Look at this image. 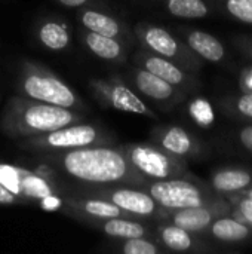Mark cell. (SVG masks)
Segmentation results:
<instances>
[{"mask_svg":"<svg viewBox=\"0 0 252 254\" xmlns=\"http://www.w3.org/2000/svg\"><path fill=\"white\" fill-rule=\"evenodd\" d=\"M45 159L70 179L88 185L143 188L149 182L128 161L122 147L97 144L53 152Z\"/></svg>","mask_w":252,"mask_h":254,"instance_id":"1","label":"cell"},{"mask_svg":"<svg viewBox=\"0 0 252 254\" xmlns=\"http://www.w3.org/2000/svg\"><path fill=\"white\" fill-rule=\"evenodd\" d=\"M77 122H83V115L77 110L12 97L0 119V129L9 138L22 140Z\"/></svg>","mask_w":252,"mask_h":254,"instance_id":"2","label":"cell"},{"mask_svg":"<svg viewBox=\"0 0 252 254\" xmlns=\"http://www.w3.org/2000/svg\"><path fill=\"white\" fill-rule=\"evenodd\" d=\"M143 189H146L166 211L198 207L223 198L217 195L208 183H203L190 173L183 177L149 180Z\"/></svg>","mask_w":252,"mask_h":254,"instance_id":"3","label":"cell"},{"mask_svg":"<svg viewBox=\"0 0 252 254\" xmlns=\"http://www.w3.org/2000/svg\"><path fill=\"white\" fill-rule=\"evenodd\" d=\"M19 92L22 97L65 109L83 107L77 94L62 79L42 67L25 64L19 77Z\"/></svg>","mask_w":252,"mask_h":254,"instance_id":"4","label":"cell"},{"mask_svg":"<svg viewBox=\"0 0 252 254\" xmlns=\"http://www.w3.org/2000/svg\"><path fill=\"white\" fill-rule=\"evenodd\" d=\"M108 140L105 134L101 132V129L91 124H70L65 127H61L58 129L22 138L18 140L19 147L27 150H36V152H64L79 147H88V146H97L104 144Z\"/></svg>","mask_w":252,"mask_h":254,"instance_id":"5","label":"cell"},{"mask_svg":"<svg viewBox=\"0 0 252 254\" xmlns=\"http://www.w3.org/2000/svg\"><path fill=\"white\" fill-rule=\"evenodd\" d=\"M134 33L146 51L175 63L190 73H198L203 65V60L199 58L186 42H181L160 25L140 22L135 25Z\"/></svg>","mask_w":252,"mask_h":254,"instance_id":"6","label":"cell"},{"mask_svg":"<svg viewBox=\"0 0 252 254\" xmlns=\"http://www.w3.org/2000/svg\"><path fill=\"white\" fill-rule=\"evenodd\" d=\"M122 149L135 170L149 180H163L189 174L187 161L168 153L156 143H129Z\"/></svg>","mask_w":252,"mask_h":254,"instance_id":"7","label":"cell"},{"mask_svg":"<svg viewBox=\"0 0 252 254\" xmlns=\"http://www.w3.org/2000/svg\"><path fill=\"white\" fill-rule=\"evenodd\" d=\"M0 185L24 204L40 202L56 195V188L42 174L4 162H0Z\"/></svg>","mask_w":252,"mask_h":254,"instance_id":"8","label":"cell"},{"mask_svg":"<svg viewBox=\"0 0 252 254\" xmlns=\"http://www.w3.org/2000/svg\"><path fill=\"white\" fill-rule=\"evenodd\" d=\"M95 196L104 198L134 219H166V210H163L154 198L143 188L137 186H102L92 190Z\"/></svg>","mask_w":252,"mask_h":254,"instance_id":"9","label":"cell"},{"mask_svg":"<svg viewBox=\"0 0 252 254\" xmlns=\"http://www.w3.org/2000/svg\"><path fill=\"white\" fill-rule=\"evenodd\" d=\"M91 89L94 95L105 106L131 115H140L150 119H157V115L141 100L135 91H132L119 77L111 79H92Z\"/></svg>","mask_w":252,"mask_h":254,"instance_id":"10","label":"cell"},{"mask_svg":"<svg viewBox=\"0 0 252 254\" xmlns=\"http://www.w3.org/2000/svg\"><path fill=\"white\" fill-rule=\"evenodd\" d=\"M226 214H230V202L226 198H220L209 204L168 211L165 220L192 234L201 235V234H206L208 228L215 219Z\"/></svg>","mask_w":252,"mask_h":254,"instance_id":"11","label":"cell"},{"mask_svg":"<svg viewBox=\"0 0 252 254\" xmlns=\"http://www.w3.org/2000/svg\"><path fill=\"white\" fill-rule=\"evenodd\" d=\"M137 63L140 64L138 67H143L149 70L150 73L159 76L160 79L166 80L168 83L174 85L175 88L184 91V92H193L199 86V80L195 76V73H190L180 67L178 64L156 55L153 52L144 51L137 55Z\"/></svg>","mask_w":252,"mask_h":254,"instance_id":"12","label":"cell"},{"mask_svg":"<svg viewBox=\"0 0 252 254\" xmlns=\"http://www.w3.org/2000/svg\"><path fill=\"white\" fill-rule=\"evenodd\" d=\"M153 143H156L168 153L184 161L198 158L203 152V144L201 143V140L190 131L178 125L156 128L153 131Z\"/></svg>","mask_w":252,"mask_h":254,"instance_id":"13","label":"cell"},{"mask_svg":"<svg viewBox=\"0 0 252 254\" xmlns=\"http://www.w3.org/2000/svg\"><path fill=\"white\" fill-rule=\"evenodd\" d=\"M129 79L137 91H140L143 95L157 103H165L172 106L183 101L187 95V92L175 88L174 85L168 83L166 80L160 79L159 76L150 73L143 67H135L134 70H131Z\"/></svg>","mask_w":252,"mask_h":254,"instance_id":"14","label":"cell"},{"mask_svg":"<svg viewBox=\"0 0 252 254\" xmlns=\"http://www.w3.org/2000/svg\"><path fill=\"white\" fill-rule=\"evenodd\" d=\"M62 204L77 213L79 216H83L86 219H94L97 222L113 219V217H132L113 202L100 198V196H76V198H65L62 199Z\"/></svg>","mask_w":252,"mask_h":254,"instance_id":"15","label":"cell"},{"mask_svg":"<svg viewBox=\"0 0 252 254\" xmlns=\"http://www.w3.org/2000/svg\"><path fill=\"white\" fill-rule=\"evenodd\" d=\"M209 188L220 196L229 198L252 186V171L244 167H226L214 171L209 177Z\"/></svg>","mask_w":252,"mask_h":254,"instance_id":"16","label":"cell"},{"mask_svg":"<svg viewBox=\"0 0 252 254\" xmlns=\"http://www.w3.org/2000/svg\"><path fill=\"white\" fill-rule=\"evenodd\" d=\"M156 235L160 244L171 252H206L208 247L198 238L196 234H192L171 222L162 220L156 229Z\"/></svg>","mask_w":252,"mask_h":254,"instance_id":"17","label":"cell"},{"mask_svg":"<svg viewBox=\"0 0 252 254\" xmlns=\"http://www.w3.org/2000/svg\"><path fill=\"white\" fill-rule=\"evenodd\" d=\"M186 43L202 60L209 63H221L226 58L224 45L212 34L202 30H184Z\"/></svg>","mask_w":252,"mask_h":254,"instance_id":"18","label":"cell"},{"mask_svg":"<svg viewBox=\"0 0 252 254\" xmlns=\"http://www.w3.org/2000/svg\"><path fill=\"white\" fill-rule=\"evenodd\" d=\"M206 234H209L214 240L220 243L239 244L251 238L252 229L245 223H242L241 220L235 219L233 216L226 214V216L215 219L208 228Z\"/></svg>","mask_w":252,"mask_h":254,"instance_id":"19","label":"cell"},{"mask_svg":"<svg viewBox=\"0 0 252 254\" xmlns=\"http://www.w3.org/2000/svg\"><path fill=\"white\" fill-rule=\"evenodd\" d=\"M101 231L116 240H128V238H138V237H151L150 228L134 217H113L100 220Z\"/></svg>","mask_w":252,"mask_h":254,"instance_id":"20","label":"cell"},{"mask_svg":"<svg viewBox=\"0 0 252 254\" xmlns=\"http://www.w3.org/2000/svg\"><path fill=\"white\" fill-rule=\"evenodd\" d=\"M83 42L88 46V49L101 60L125 61V48L114 37L102 36V34L88 30V33L83 36Z\"/></svg>","mask_w":252,"mask_h":254,"instance_id":"21","label":"cell"},{"mask_svg":"<svg viewBox=\"0 0 252 254\" xmlns=\"http://www.w3.org/2000/svg\"><path fill=\"white\" fill-rule=\"evenodd\" d=\"M79 19H80L82 25L89 31H94V33L102 34V36H108V37H114V39H117L119 36L123 34L122 24L111 15H107L104 12H100L95 9H85L80 12Z\"/></svg>","mask_w":252,"mask_h":254,"instance_id":"22","label":"cell"},{"mask_svg":"<svg viewBox=\"0 0 252 254\" xmlns=\"http://www.w3.org/2000/svg\"><path fill=\"white\" fill-rule=\"evenodd\" d=\"M39 42L49 51H64L70 45L68 27L56 19L45 21L37 30Z\"/></svg>","mask_w":252,"mask_h":254,"instance_id":"23","label":"cell"},{"mask_svg":"<svg viewBox=\"0 0 252 254\" xmlns=\"http://www.w3.org/2000/svg\"><path fill=\"white\" fill-rule=\"evenodd\" d=\"M165 10L175 18L202 19L211 13L206 0H159Z\"/></svg>","mask_w":252,"mask_h":254,"instance_id":"24","label":"cell"},{"mask_svg":"<svg viewBox=\"0 0 252 254\" xmlns=\"http://www.w3.org/2000/svg\"><path fill=\"white\" fill-rule=\"evenodd\" d=\"M189 115L202 128H209L215 121L214 109L211 103L203 97H198L189 103Z\"/></svg>","mask_w":252,"mask_h":254,"instance_id":"25","label":"cell"},{"mask_svg":"<svg viewBox=\"0 0 252 254\" xmlns=\"http://www.w3.org/2000/svg\"><path fill=\"white\" fill-rule=\"evenodd\" d=\"M119 250L123 254H160L163 250L150 237L122 240Z\"/></svg>","mask_w":252,"mask_h":254,"instance_id":"26","label":"cell"},{"mask_svg":"<svg viewBox=\"0 0 252 254\" xmlns=\"http://www.w3.org/2000/svg\"><path fill=\"white\" fill-rule=\"evenodd\" d=\"M226 199L230 202V216L241 220L252 229V198L238 193Z\"/></svg>","mask_w":252,"mask_h":254,"instance_id":"27","label":"cell"},{"mask_svg":"<svg viewBox=\"0 0 252 254\" xmlns=\"http://www.w3.org/2000/svg\"><path fill=\"white\" fill-rule=\"evenodd\" d=\"M223 9L233 19L252 24V0H223Z\"/></svg>","mask_w":252,"mask_h":254,"instance_id":"28","label":"cell"},{"mask_svg":"<svg viewBox=\"0 0 252 254\" xmlns=\"http://www.w3.org/2000/svg\"><path fill=\"white\" fill-rule=\"evenodd\" d=\"M226 104L236 116L252 121V92H242L241 95H235L229 98Z\"/></svg>","mask_w":252,"mask_h":254,"instance_id":"29","label":"cell"},{"mask_svg":"<svg viewBox=\"0 0 252 254\" xmlns=\"http://www.w3.org/2000/svg\"><path fill=\"white\" fill-rule=\"evenodd\" d=\"M238 141L242 146V149L252 153V125L242 127L238 131Z\"/></svg>","mask_w":252,"mask_h":254,"instance_id":"30","label":"cell"},{"mask_svg":"<svg viewBox=\"0 0 252 254\" xmlns=\"http://www.w3.org/2000/svg\"><path fill=\"white\" fill-rule=\"evenodd\" d=\"M239 86L242 92H252V67H247L241 71Z\"/></svg>","mask_w":252,"mask_h":254,"instance_id":"31","label":"cell"},{"mask_svg":"<svg viewBox=\"0 0 252 254\" xmlns=\"http://www.w3.org/2000/svg\"><path fill=\"white\" fill-rule=\"evenodd\" d=\"M0 204L1 205H15V204H24V202L0 185Z\"/></svg>","mask_w":252,"mask_h":254,"instance_id":"32","label":"cell"},{"mask_svg":"<svg viewBox=\"0 0 252 254\" xmlns=\"http://www.w3.org/2000/svg\"><path fill=\"white\" fill-rule=\"evenodd\" d=\"M88 1L89 0H58V3L65 7H80V6H85Z\"/></svg>","mask_w":252,"mask_h":254,"instance_id":"33","label":"cell"},{"mask_svg":"<svg viewBox=\"0 0 252 254\" xmlns=\"http://www.w3.org/2000/svg\"><path fill=\"white\" fill-rule=\"evenodd\" d=\"M239 195H244V196H250V198H252V186L251 188H248V189H245V190H242Z\"/></svg>","mask_w":252,"mask_h":254,"instance_id":"34","label":"cell"},{"mask_svg":"<svg viewBox=\"0 0 252 254\" xmlns=\"http://www.w3.org/2000/svg\"><path fill=\"white\" fill-rule=\"evenodd\" d=\"M247 54L250 55V58H251V61H252V45L248 48V49H247Z\"/></svg>","mask_w":252,"mask_h":254,"instance_id":"35","label":"cell"}]
</instances>
